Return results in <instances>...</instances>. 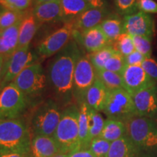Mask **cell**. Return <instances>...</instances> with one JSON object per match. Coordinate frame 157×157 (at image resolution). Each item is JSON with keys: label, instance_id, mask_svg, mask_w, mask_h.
<instances>
[{"label": "cell", "instance_id": "obj_1", "mask_svg": "<svg viewBox=\"0 0 157 157\" xmlns=\"http://www.w3.org/2000/svg\"><path fill=\"white\" fill-rule=\"evenodd\" d=\"M80 56L77 44L71 40L57 53L49 65L48 81L60 95H68L73 91L74 70Z\"/></svg>", "mask_w": 157, "mask_h": 157}, {"label": "cell", "instance_id": "obj_2", "mask_svg": "<svg viewBox=\"0 0 157 157\" xmlns=\"http://www.w3.org/2000/svg\"><path fill=\"white\" fill-rule=\"evenodd\" d=\"M31 140L29 129L18 119L0 120V150L23 156L31 154Z\"/></svg>", "mask_w": 157, "mask_h": 157}, {"label": "cell", "instance_id": "obj_3", "mask_svg": "<svg viewBox=\"0 0 157 157\" xmlns=\"http://www.w3.org/2000/svg\"><path fill=\"white\" fill-rule=\"evenodd\" d=\"M52 137L58 143L60 152L69 154L81 148L78 137V109L76 105L66 108L61 113Z\"/></svg>", "mask_w": 157, "mask_h": 157}, {"label": "cell", "instance_id": "obj_4", "mask_svg": "<svg viewBox=\"0 0 157 157\" xmlns=\"http://www.w3.org/2000/svg\"><path fill=\"white\" fill-rule=\"evenodd\" d=\"M124 124L126 135L139 151L157 146V124L153 119L134 116Z\"/></svg>", "mask_w": 157, "mask_h": 157}, {"label": "cell", "instance_id": "obj_5", "mask_svg": "<svg viewBox=\"0 0 157 157\" xmlns=\"http://www.w3.org/2000/svg\"><path fill=\"white\" fill-rule=\"evenodd\" d=\"M103 112L109 119L123 122L137 116L132 95L124 88L109 90Z\"/></svg>", "mask_w": 157, "mask_h": 157}, {"label": "cell", "instance_id": "obj_6", "mask_svg": "<svg viewBox=\"0 0 157 157\" xmlns=\"http://www.w3.org/2000/svg\"><path fill=\"white\" fill-rule=\"evenodd\" d=\"M61 117L56 103L48 101L35 111L31 120V129L34 135L53 136Z\"/></svg>", "mask_w": 157, "mask_h": 157}, {"label": "cell", "instance_id": "obj_7", "mask_svg": "<svg viewBox=\"0 0 157 157\" xmlns=\"http://www.w3.org/2000/svg\"><path fill=\"white\" fill-rule=\"evenodd\" d=\"M26 105V95L10 82L0 93V120L17 119Z\"/></svg>", "mask_w": 157, "mask_h": 157}, {"label": "cell", "instance_id": "obj_8", "mask_svg": "<svg viewBox=\"0 0 157 157\" xmlns=\"http://www.w3.org/2000/svg\"><path fill=\"white\" fill-rule=\"evenodd\" d=\"M47 77L42 65L35 63L27 66L13 82L26 96L39 95L46 85Z\"/></svg>", "mask_w": 157, "mask_h": 157}, {"label": "cell", "instance_id": "obj_9", "mask_svg": "<svg viewBox=\"0 0 157 157\" xmlns=\"http://www.w3.org/2000/svg\"><path fill=\"white\" fill-rule=\"evenodd\" d=\"M97 78L96 70L88 56H80L76 64L74 74L73 92L79 101H84L88 89Z\"/></svg>", "mask_w": 157, "mask_h": 157}, {"label": "cell", "instance_id": "obj_10", "mask_svg": "<svg viewBox=\"0 0 157 157\" xmlns=\"http://www.w3.org/2000/svg\"><path fill=\"white\" fill-rule=\"evenodd\" d=\"M75 27L73 21L66 22L61 28L46 37L39 45L37 52L43 58H48L60 52L70 42Z\"/></svg>", "mask_w": 157, "mask_h": 157}, {"label": "cell", "instance_id": "obj_11", "mask_svg": "<svg viewBox=\"0 0 157 157\" xmlns=\"http://www.w3.org/2000/svg\"><path fill=\"white\" fill-rule=\"evenodd\" d=\"M33 60L34 56L29 46L17 48L6 60L0 82L2 87L13 82L23 70L33 63Z\"/></svg>", "mask_w": 157, "mask_h": 157}, {"label": "cell", "instance_id": "obj_12", "mask_svg": "<svg viewBox=\"0 0 157 157\" xmlns=\"http://www.w3.org/2000/svg\"><path fill=\"white\" fill-rule=\"evenodd\" d=\"M123 32L131 36H142L152 39L155 33L154 18L148 13L140 10L124 16Z\"/></svg>", "mask_w": 157, "mask_h": 157}, {"label": "cell", "instance_id": "obj_13", "mask_svg": "<svg viewBox=\"0 0 157 157\" xmlns=\"http://www.w3.org/2000/svg\"><path fill=\"white\" fill-rule=\"evenodd\" d=\"M123 88L132 95L133 94L156 84L145 72L141 66H125L122 74Z\"/></svg>", "mask_w": 157, "mask_h": 157}, {"label": "cell", "instance_id": "obj_14", "mask_svg": "<svg viewBox=\"0 0 157 157\" xmlns=\"http://www.w3.org/2000/svg\"><path fill=\"white\" fill-rule=\"evenodd\" d=\"M137 116L154 119L157 117V85L143 90L132 95Z\"/></svg>", "mask_w": 157, "mask_h": 157}, {"label": "cell", "instance_id": "obj_15", "mask_svg": "<svg viewBox=\"0 0 157 157\" xmlns=\"http://www.w3.org/2000/svg\"><path fill=\"white\" fill-rule=\"evenodd\" d=\"M73 37L80 42L89 53L96 52L111 43L104 34L100 25L83 31L74 30Z\"/></svg>", "mask_w": 157, "mask_h": 157}, {"label": "cell", "instance_id": "obj_16", "mask_svg": "<svg viewBox=\"0 0 157 157\" xmlns=\"http://www.w3.org/2000/svg\"><path fill=\"white\" fill-rule=\"evenodd\" d=\"M111 15L107 8L92 7L74 19L76 30L83 31L101 25V23Z\"/></svg>", "mask_w": 157, "mask_h": 157}, {"label": "cell", "instance_id": "obj_17", "mask_svg": "<svg viewBox=\"0 0 157 157\" xmlns=\"http://www.w3.org/2000/svg\"><path fill=\"white\" fill-rule=\"evenodd\" d=\"M59 152L60 148L52 136L34 135L31 140V157H53Z\"/></svg>", "mask_w": 157, "mask_h": 157}, {"label": "cell", "instance_id": "obj_18", "mask_svg": "<svg viewBox=\"0 0 157 157\" xmlns=\"http://www.w3.org/2000/svg\"><path fill=\"white\" fill-rule=\"evenodd\" d=\"M32 11L39 23H52L63 20L60 0L37 4Z\"/></svg>", "mask_w": 157, "mask_h": 157}, {"label": "cell", "instance_id": "obj_19", "mask_svg": "<svg viewBox=\"0 0 157 157\" xmlns=\"http://www.w3.org/2000/svg\"><path fill=\"white\" fill-rule=\"evenodd\" d=\"M109 93V90L105 85L96 78L93 85L90 87L84 96V101L90 109L98 112L103 111L105 101Z\"/></svg>", "mask_w": 157, "mask_h": 157}, {"label": "cell", "instance_id": "obj_20", "mask_svg": "<svg viewBox=\"0 0 157 157\" xmlns=\"http://www.w3.org/2000/svg\"><path fill=\"white\" fill-rule=\"evenodd\" d=\"M38 27L39 22L33 11H25L20 25L18 48L29 46L31 41L36 34Z\"/></svg>", "mask_w": 157, "mask_h": 157}, {"label": "cell", "instance_id": "obj_21", "mask_svg": "<svg viewBox=\"0 0 157 157\" xmlns=\"http://www.w3.org/2000/svg\"><path fill=\"white\" fill-rule=\"evenodd\" d=\"M139 151L126 135L111 143L107 157H137Z\"/></svg>", "mask_w": 157, "mask_h": 157}, {"label": "cell", "instance_id": "obj_22", "mask_svg": "<svg viewBox=\"0 0 157 157\" xmlns=\"http://www.w3.org/2000/svg\"><path fill=\"white\" fill-rule=\"evenodd\" d=\"M90 107L85 101L80 103L78 109V137L80 148H87L89 146Z\"/></svg>", "mask_w": 157, "mask_h": 157}, {"label": "cell", "instance_id": "obj_23", "mask_svg": "<svg viewBox=\"0 0 157 157\" xmlns=\"http://www.w3.org/2000/svg\"><path fill=\"white\" fill-rule=\"evenodd\" d=\"M63 20L67 22L75 19L84 12L92 8L84 0H60Z\"/></svg>", "mask_w": 157, "mask_h": 157}, {"label": "cell", "instance_id": "obj_24", "mask_svg": "<svg viewBox=\"0 0 157 157\" xmlns=\"http://www.w3.org/2000/svg\"><path fill=\"white\" fill-rule=\"evenodd\" d=\"M126 135V127L123 121L117 119H109L105 120L103 130L100 137L105 139L110 143L121 138Z\"/></svg>", "mask_w": 157, "mask_h": 157}, {"label": "cell", "instance_id": "obj_25", "mask_svg": "<svg viewBox=\"0 0 157 157\" xmlns=\"http://www.w3.org/2000/svg\"><path fill=\"white\" fill-rule=\"evenodd\" d=\"M100 27L104 34L112 43L123 32V20L116 15H110L101 23Z\"/></svg>", "mask_w": 157, "mask_h": 157}, {"label": "cell", "instance_id": "obj_26", "mask_svg": "<svg viewBox=\"0 0 157 157\" xmlns=\"http://www.w3.org/2000/svg\"><path fill=\"white\" fill-rule=\"evenodd\" d=\"M21 21L13 26L9 27L0 32V36L2 39L4 44L8 51L10 56L18 48L19 29Z\"/></svg>", "mask_w": 157, "mask_h": 157}, {"label": "cell", "instance_id": "obj_27", "mask_svg": "<svg viewBox=\"0 0 157 157\" xmlns=\"http://www.w3.org/2000/svg\"><path fill=\"white\" fill-rule=\"evenodd\" d=\"M97 78L103 83L109 90L123 88V80L121 74L103 69L96 71Z\"/></svg>", "mask_w": 157, "mask_h": 157}, {"label": "cell", "instance_id": "obj_28", "mask_svg": "<svg viewBox=\"0 0 157 157\" xmlns=\"http://www.w3.org/2000/svg\"><path fill=\"white\" fill-rule=\"evenodd\" d=\"M115 52L116 51L112 45L109 44L96 52L89 53L87 56L95 70L99 71L103 69L105 63Z\"/></svg>", "mask_w": 157, "mask_h": 157}, {"label": "cell", "instance_id": "obj_29", "mask_svg": "<svg viewBox=\"0 0 157 157\" xmlns=\"http://www.w3.org/2000/svg\"><path fill=\"white\" fill-rule=\"evenodd\" d=\"M116 52L126 57L135 50L132 37L127 33H122L111 43Z\"/></svg>", "mask_w": 157, "mask_h": 157}, {"label": "cell", "instance_id": "obj_30", "mask_svg": "<svg viewBox=\"0 0 157 157\" xmlns=\"http://www.w3.org/2000/svg\"><path fill=\"white\" fill-rule=\"evenodd\" d=\"M105 120L100 112L90 108V127H89V142L90 143L93 139L99 137L103 130ZM90 145V144H89Z\"/></svg>", "mask_w": 157, "mask_h": 157}, {"label": "cell", "instance_id": "obj_31", "mask_svg": "<svg viewBox=\"0 0 157 157\" xmlns=\"http://www.w3.org/2000/svg\"><path fill=\"white\" fill-rule=\"evenodd\" d=\"M24 13L25 11L4 9L0 18V32L20 22Z\"/></svg>", "mask_w": 157, "mask_h": 157}, {"label": "cell", "instance_id": "obj_32", "mask_svg": "<svg viewBox=\"0 0 157 157\" xmlns=\"http://www.w3.org/2000/svg\"><path fill=\"white\" fill-rule=\"evenodd\" d=\"M111 143L98 137L90 143L88 149L95 157H107Z\"/></svg>", "mask_w": 157, "mask_h": 157}, {"label": "cell", "instance_id": "obj_33", "mask_svg": "<svg viewBox=\"0 0 157 157\" xmlns=\"http://www.w3.org/2000/svg\"><path fill=\"white\" fill-rule=\"evenodd\" d=\"M126 66L124 57L119 52H116L105 63L103 69L121 75Z\"/></svg>", "mask_w": 157, "mask_h": 157}, {"label": "cell", "instance_id": "obj_34", "mask_svg": "<svg viewBox=\"0 0 157 157\" xmlns=\"http://www.w3.org/2000/svg\"><path fill=\"white\" fill-rule=\"evenodd\" d=\"M135 50L140 52L145 58H151L152 53L151 39L146 36H132Z\"/></svg>", "mask_w": 157, "mask_h": 157}, {"label": "cell", "instance_id": "obj_35", "mask_svg": "<svg viewBox=\"0 0 157 157\" xmlns=\"http://www.w3.org/2000/svg\"><path fill=\"white\" fill-rule=\"evenodd\" d=\"M118 13L126 16L137 12V0H114Z\"/></svg>", "mask_w": 157, "mask_h": 157}, {"label": "cell", "instance_id": "obj_36", "mask_svg": "<svg viewBox=\"0 0 157 157\" xmlns=\"http://www.w3.org/2000/svg\"><path fill=\"white\" fill-rule=\"evenodd\" d=\"M141 66L149 77L157 83V61L151 58H146L143 60Z\"/></svg>", "mask_w": 157, "mask_h": 157}, {"label": "cell", "instance_id": "obj_37", "mask_svg": "<svg viewBox=\"0 0 157 157\" xmlns=\"http://www.w3.org/2000/svg\"><path fill=\"white\" fill-rule=\"evenodd\" d=\"M137 9L146 13L157 14V2L154 0H137Z\"/></svg>", "mask_w": 157, "mask_h": 157}, {"label": "cell", "instance_id": "obj_38", "mask_svg": "<svg viewBox=\"0 0 157 157\" xmlns=\"http://www.w3.org/2000/svg\"><path fill=\"white\" fill-rule=\"evenodd\" d=\"M10 10L25 11L30 7L32 0H6Z\"/></svg>", "mask_w": 157, "mask_h": 157}, {"label": "cell", "instance_id": "obj_39", "mask_svg": "<svg viewBox=\"0 0 157 157\" xmlns=\"http://www.w3.org/2000/svg\"><path fill=\"white\" fill-rule=\"evenodd\" d=\"M124 58L125 63L127 66H141L143 61L146 58L138 51L135 50L132 53L124 57Z\"/></svg>", "mask_w": 157, "mask_h": 157}, {"label": "cell", "instance_id": "obj_40", "mask_svg": "<svg viewBox=\"0 0 157 157\" xmlns=\"http://www.w3.org/2000/svg\"><path fill=\"white\" fill-rule=\"evenodd\" d=\"M68 157H95L88 148H79L68 154Z\"/></svg>", "mask_w": 157, "mask_h": 157}, {"label": "cell", "instance_id": "obj_41", "mask_svg": "<svg viewBox=\"0 0 157 157\" xmlns=\"http://www.w3.org/2000/svg\"><path fill=\"white\" fill-rule=\"evenodd\" d=\"M94 8H107L106 0H84Z\"/></svg>", "mask_w": 157, "mask_h": 157}, {"label": "cell", "instance_id": "obj_42", "mask_svg": "<svg viewBox=\"0 0 157 157\" xmlns=\"http://www.w3.org/2000/svg\"><path fill=\"white\" fill-rule=\"evenodd\" d=\"M0 157H26L23 155L15 154V153L13 152H7L4 151L0 150Z\"/></svg>", "mask_w": 157, "mask_h": 157}, {"label": "cell", "instance_id": "obj_43", "mask_svg": "<svg viewBox=\"0 0 157 157\" xmlns=\"http://www.w3.org/2000/svg\"><path fill=\"white\" fill-rule=\"evenodd\" d=\"M7 58H8L7 57L3 56V55H0V80H1L2 76L5 62Z\"/></svg>", "mask_w": 157, "mask_h": 157}, {"label": "cell", "instance_id": "obj_44", "mask_svg": "<svg viewBox=\"0 0 157 157\" xmlns=\"http://www.w3.org/2000/svg\"><path fill=\"white\" fill-rule=\"evenodd\" d=\"M0 55H3L7 58H9L10 56L8 54V51H7V49H6L5 44H4L2 39L0 36Z\"/></svg>", "mask_w": 157, "mask_h": 157}, {"label": "cell", "instance_id": "obj_45", "mask_svg": "<svg viewBox=\"0 0 157 157\" xmlns=\"http://www.w3.org/2000/svg\"><path fill=\"white\" fill-rule=\"evenodd\" d=\"M0 5H1L4 9L10 10L9 7H8V5H7L6 0H0Z\"/></svg>", "mask_w": 157, "mask_h": 157}, {"label": "cell", "instance_id": "obj_46", "mask_svg": "<svg viewBox=\"0 0 157 157\" xmlns=\"http://www.w3.org/2000/svg\"><path fill=\"white\" fill-rule=\"evenodd\" d=\"M53 157H68V154H67V153L59 152L58 154H57Z\"/></svg>", "mask_w": 157, "mask_h": 157}, {"label": "cell", "instance_id": "obj_47", "mask_svg": "<svg viewBox=\"0 0 157 157\" xmlns=\"http://www.w3.org/2000/svg\"><path fill=\"white\" fill-rule=\"evenodd\" d=\"M52 1H56V0H35L36 5H37V4H39V3L48 2H52Z\"/></svg>", "mask_w": 157, "mask_h": 157}, {"label": "cell", "instance_id": "obj_48", "mask_svg": "<svg viewBox=\"0 0 157 157\" xmlns=\"http://www.w3.org/2000/svg\"><path fill=\"white\" fill-rule=\"evenodd\" d=\"M3 10H4L3 7H1V8H0V18H1V15H2V13Z\"/></svg>", "mask_w": 157, "mask_h": 157}, {"label": "cell", "instance_id": "obj_49", "mask_svg": "<svg viewBox=\"0 0 157 157\" xmlns=\"http://www.w3.org/2000/svg\"><path fill=\"white\" fill-rule=\"evenodd\" d=\"M2 90V85H1V83H0V93H1Z\"/></svg>", "mask_w": 157, "mask_h": 157}, {"label": "cell", "instance_id": "obj_50", "mask_svg": "<svg viewBox=\"0 0 157 157\" xmlns=\"http://www.w3.org/2000/svg\"><path fill=\"white\" fill-rule=\"evenodd\" d=\"M1 7H2V6H1V5H0V8H1Z\"/></svg>", "mask_w": 157, "mask_h": 157}]
</instances>
